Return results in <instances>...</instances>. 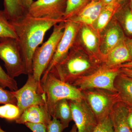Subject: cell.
<instances>
[{
    "instance_id": "cell-12",
    "label": "cell",
    "mask_w": 132,
    "mask_h": 132,
    "mask_svg": "<svg viewBox=\"0 0 132 132\" xmlns=\"http://www.w3.org/2000/svg\"><path fill=\"white\" fill-rule=\"evenodd\" d=\"M101 34L99 51L102 59L113 48L124 41L126 38L120 24L114 17L100 35Z\"/></svg>"
},
{
    "instance_id": "cell-37",
    "label": "cell",
    "mask_w": 132,
    "mask_h": 132,
    "mask_svg": "<svg viewBox=\"0 0 132 132\" xmlns=\"http://www.w3.org/2000/svg\"><path fill=\"white\" fill-rule=\"evenodd\" d=\"M102 3H103L104 6L108 4L109 3L111 2L113 0H102Z\"/></svg>"
},
{
    "instance_id": "cell-33",
    "label": "cell",
    "mask_w": 132,
    "mask_h": 132,
    "mask_svg": "<svg viewBox=\"0 0 132 132\" xmlns=\"http://www.w3.org/2000/svg\"><path fill=\"white\" fill-rule=\"evenodd\" d=\"M121 73L132 78V69L120 68Z\"/></svg>"
},
{
    "instance_id": "cell-11",
    "label": "cell",
    "mask_w": 132,
    "mask_h": 132,
    "mask_svg": "<svg viewBox=\"0 0 132 132\" xmlns=\"http://www.w3.org/2000/svg\"><path fill=\"white\" fill-rule=\"evenodd\" d=\"M67 1V0H37L33 2L27 13L37 18L64 20Z\"/></svg>"
},
{
    "instance_id": "cell-17",
    "label": "cell",
    "mask_w": 132,
    "mask_h": 132,
    "mask_svg": "<svg viewBox=\"0 0 132 132\" xmlns=\"http://www.w3.org/2000/svg\"><path fill=\"white\" fill-rule=\"evenodd\" d=\"M128 0H113L104 6L98 18L92 26L99 35L116 14L125 6Z\"/></svg>"
},
{
    "instance_id": "cell-27",
    "label": "cell",
    "mask_w": 132,
    "mask_h": 132,
    "mask_svg": "<svg viewBox=\"0 0 132 132\" xmlns=\"http://www.w3.org/2000/svg\"><path fill=\"white\" fill-rule=\"evenodd\" d=\"M12 104L17 105V101L13 91L5 90L0 86V104Z\"/></svg>"
},
{
    "instance_id": "cell-25",
    "label": "cell",
    "mask_w": 132,
    "mask_h": 132,
    "mask_svg": "<svg viewBox=\"0 0 132 132\" xmlns=\"http://www.w3.org/2000/svg\"><path fill=\"white\" fill-rule=\"evenodd\" d=\"M20 115L19 108L16 105L7 104L0 106V118L13 121L16 120Z\"/></svg>"
},
{
    "instance_id": "cell-19",
    "label": "cell",
    "mask_w": 132,
    "mask_h": 132,
    "mask_svg": "<svg viewBox=\"0 0 132 132\" xmlns=\"http://www.w3.org/2000/svg\"><path fill=\"white\" fill-rule=\"evenodd\" d=\"M114 86L120 101L132 107V78L120 73L116 78Z\"/></svg>"
},
{
    "instance_id": "cell-4",
    "label": "cell",
    "mask_w": 132,
    "mask_h": 132,
    "mask_svg": "<svg viewBox=\"0 0 132 132\" xmlns=\"http://www.w3.org/2000/svg\"><path fill=\"white\" fill-rule=\"evenodd\" d=\"M65 21L54 26L53 32L46 42L35 51L32 57V73L35 79L40 83L44 72L52 61L64 34Z\"/></svg>"
},
{
    "instance_id": "cell-1",
    "label": "cell",
    "mask_w": 132,
    "mask_h": 132,
    "mask_svg": "<svg viewBox=\"0 0 132 132\" xmlns=\"http://www.w3.org/2000/svg\"><path fill=\"white\" fill-rule=\"evenodd\" d=\"M63 19L33 17L26 13L21 18L10 22L17 37L28 75L32 73V57L36 49L42 43L45 34Z\"/></svg>"
},
{
    "instance_id": "cell-38",
    "label": "cell",
    "mask_w": 132,
    "mask_h": 132,
    "mask_svg": "<svg viewBox=\"0 0 132 132\" xmlns=\"http://www.w3.org/2000/svg\"><path fill=\"white\" fill-rule=\"evenodd\" d=\"M130 3H129V6L132 11V0H129Z\"/></svg>"
},
{
    "instance_id": "cell-26",
    "label": "cell",
    "mask_w": 132,
    "mask_h": 132,
    "mask_svg": "<svg viewBox=\"0 0 132 132\" xmlns=\"http://www.w3.org/2000/svg\"><path fill=\"white\" fill-rule=\"evenodd\" d=\"M0 86L3 88H8L12 91L18 90L17 82L14 79L10 77L0 65Z\"/></svg>"
},
{
    "instance_id": "cell-2",
    "label": "cell",
    "mask_w": 132,
    "mask_h": 132,
    "mask_svg": "<svg viewBox=\"0 0 132 132\" xmlns=\"http://www.w3.org/2000/svg\"><path fill=\"white\" fill-rule=\"evenodd\" d=\"M101 66L100 62L82 51L81 47L73 46L65 59L54 66L49 72L62 81L72 85L80 78L97 71Z\"/></svg>"
},
{
    "instance_id": "cell-3",
    "label": "cell",
    "mask_w": 132,
    "mask_h": 132,
    "mask_svg": "<svg viewBox=\"0 0 132 132\" xmlns=\"http://www.w3.org/2000/svg\"><path fill=\"white\" fill-rule=\"evenodd\" d=\"M40 84L46 95V107L51 116L55 105L59 101L63 99L80 100L84 98L80 89L62 81L51 73L43 75Z\"/></svg>"
},
{
    "instance_id": "cell-18",
    "label": "cell",
    "mask_w": 132,
    "mask_h": 132,
    "mask_svg": "<svg viewBox=\"0 0 132 132\" xmlns=\"http://www.w3.org/2000/svg\"><path fill=\"white\" fill-rule=\"evenodd\" d=\"M128 106L122 102L114 105L109 117L112 124L114 132H132L127 121Z\"/></svg>"
},
{
    "instance_id": "cell-15",
    "label": "cell",
    "mask_w": 132,
    "mask_h": 132,
    "mask_svg": "<svg viewBox=\"0 0 132 132\" xmlns=\"http://www.w3.org/2000/svg\"><path fill=\"white\" fill-rule=\"evenodd\" d=\"M104 7L102 0H92L77 14L68 20L81 25L92 27L98 18Z\"/></svg>"
},
{
    "instance_id": "cell-9",
    "label": "cell",
    "mask_w": 132,
    "mask_h": 132,
    "mask_svg": "<svg viewBox=\"0 0 132 132\" xmlns=\"http://www.w3.org/2000/svg\"><path fill=\"white\" fill-rule=\"evenodd\" d=\"M65 24L64 34L52 61L43 75L48 73L54 66L65 59L73 47L81 25L70 20L65 21Z\"/></svg>"
},
{
    "instance_id": "cell-23",
    "label": "cell",
    "mask_w": 132,
    "mask_h": 132,
    "mask_svg": "<svg viewBox=\"0 0 132 132\" xmlns=\"http://www.w3.org/2000/svg\"><path fill=\"white\" fill-rule=\"evenodd\" d=\"M91 1L92 0H67L64 17V21L69 20L75 16Z\"/></svg>"
},
{
    "instance_id": "cell-21",
    "label": "cell",
    "mask_w": 132,
    "mask_h": 132,
    "mask_svg": "<svg viewBox=\"0 0 132 132\" xmlns=\"http://www.w3.org/2000/svg\"><path fill=\"white\" fill-rule=\"evenodd\" d=\"M4 7L3 11L10 22L19 20L27 12L20 0H4Z\"/></svg>"
},
{
    "instance_id": "cell-16",
    "label": "cell",
    "mask_w": 132,
    "mask_h": 132,
    "mask_svg": "<svg viewBox=\"0 0 132 132\" xmlns=\"http://www.w3.org/2000/svg\"><path fill=\"white\" fill-rule=\"evenodd\" d=\"M125 40L116 46L103 57L101 66L110 68L119 67L122 64L132 60Z\"/></svg>"
},
{
    "instance_id": "cell-14",
    "label": "cell",
    "mask_w": 132,
    "mask_h": 132,
    "mask_svg": "<svg viewBox=\"0 0 132 132\" xmlns=\"http://www.w3.org/2000/svg\"><path fill=\"white\" fill-rule=\"evenodd\" d=\"M52 118L45 105H35L25 109L15 121L18 124L40 123L47 126Z\"/></svg>"
},
{
    "instance_id": "cell-20",
    "label": "cell",
    "mask_w": 132,
    "mask_h": 132,
    "mask_svg": "<svg viewBox=\"0 0 132 132\" xmlns=\"http://www.w3.org/2000/svg\"><path fill=\"white\" fill-rule=\"evenodd\" d=\"M52 117L59 120L64 129L68 127L69 123L73 120L72 111L68 100L63 99L57 102L54 108Z\"/></svg>"
},
{
    "instance_id": "cell-24",
    "label": "cell",
    "mask_w": 132,
    "mask_h": 132,
    "mask_svg": "<svg viewBox=\"0 0 132 132\" xmlns=\"http://www.w3.org/2000/svg\"><path fill=\"white\" fill-rule=\"evenodd\" d=\"M9 37L17 39L13 26L8 20L5 12L0 10V38Z\"/></svg>"
},
{
    "instance_id": "cell-29",
    "label": "cell",
    "mask_w": 132,
    "mask_h": 132,
    "mask_svg": "<svg viewBox=\"0 0 132 132\" xmlns=\"http://www.w3.org/2000/svg\"><path fill=\"white\" fill-rule=\"evenodd\" d=\"M52 118L47 125V132H62L65 129L60 121L56 118Z\"/></svg>"
},
{
    "instance_id": "cell-5",
    "label": "cell",
    "mask_w": 132,
    "mask_h": 132,
    "mask_svg": "<svg viewBox=\"0 0 132 132\" xmlns=\"http://www.w3.org/2000/svg\"><path fill=\"white\" fill-rule=\"evenodd\" d=\"M81 91L84 99L94 114L98 123L109 116L114 105L120 101L118 93L98 88Z\"/></svg>"
},
{
    "instance_id": "cell-10",
    "label": "cell",
    "mask_w": 132,
    "mask_h": 132,
    "mask_svg": "<svg viewBox=\"0 0 132 132\" xmlns=\"http://www.w3.org/2000/svg\"><path fill=\"white\" fill-rule=\"evenodd\" d=\"M68 101L78 132H93L98 122L85 99Z\"/></svg>"
},
{
    "instance_id": "cell-34",
    "label": "cell",
    "mask_w": 132,
    "mask_h": 132,
    "mask_svg": "<svg viewBox=\"0 0 132 132\" xmlns=\"http://www.w3.org/2000/svg\"><path fill=\"white\" fill-rule=\"evenodd\" d=\"M23 6L27 10L28 9L31 4L34 2L33 0H20Z\"/></svg>"
},
{
    "instance_id": "cell-39",
    "label": "cell",
    "mask_w": 132,
    "mask_h": 132,
    "mask_svg": "<svg viewBox=\"0 0 132 132\" xmlns=\"http://www.w3.org/2000/svg\"><path fill=\"white\" fill-rule=\"evenodd\" d=\"M0 132H6L5 131H4V130H3L2 128H1V127L0 126Z\"/></svg>"
},
{
    "instance_id": "cell-13",
    "label": "cell",
    "mask_w": 132,
    "mask_h": 132,
    "mask_svg": "<svg viewBox=\"0 0 132 132\" xmlns=\"http://www.w3.org/2000/svg\"><path fill=\"white\" fill-rule=\"evenodd\" d=\"M100 42V35L91 26L81 25L73 46L82 44L86 50L85 52L101 65L102 57L99 51Z\"/></svg>"
},
{
    "instance_id": "cell-6",
    "label": "cell",
    "mask_w": 132,
    "mask_h": 132,
    "mask_svg": "<svg viewBox=\"0 0 132 132\" xmlns=\"http://www.w3.org/2000/svg\"><path fill=\"white\" fill-rule=\"evenodd\" d=\"M0 59L4 62L7 73L11 78L27 75L17 39L0 38Z\"/></svg>"
},
{
    "instance_id": "cell-30",
    "label": "cell",
    "mask_w": 132,
    "mask_h": 132,
    "mask_svg": "<svg viewBox=\"0 0 132 132\" xmlns=\"http://www.w3.org/2000/svg\"><path fill=\"white\" fill-rule=\"evenodd\" d=\"M24 125L33 132H47L46 126L43 124L27 123Z\"/></svg>"
},
{
    "instance_id": "cell-31",
    "label": "cell",
    "mask_w": 132,
    "mask_h": 132,
    "mask_svg": "<svg viewBox=\"0 0 132 132\" xmlns=\"http://www.w3.org/2000/svg\"><path fill=\"white\" fill-rule=\"evenodd\" d=\"M127 121L129 127L132 132V107L128 106Z\"/></svg>"
},
{
    "instance_id": "cell-22",
    "label": "cell",
    "mask_w": 132,
    "mask_h": 132,
    "mask_svg": "<svg viewBox=\"0 0 132 132\" xmlns=\"http://www.w3.org/2000/svg\"><path fill=\"white\" fill-rule=\"evenodd\" d=\"M114 17L119 23L124 33L132 38V11L129 6H125Z\"/></svg>"
},
{
    "instance_id": "cell-36",
    "label": "cell",
    "mask_w": 132,
    "mask_h": 132,
    "mask_svg": "<svg viewBox=\"0 0 132 132\" xmlns=\"http://www.w3.org/2000/svg\"><path fill=\"white\" fill-rule=\"evenodd\" d=\"M69 132H78L77 127L75 124L73 126L72 129H71V131Z\"/></svg>"
},
{
    "instance_id": "cell-32",
    "label": "cell",
    "mask_w": 132,
    "mask_h": 132,
    "mask_svg": "<svg viewBox=\"0 0 132 132\" xmlns=\"http://www.w3.org/2000/svg\"><path fill=\"white\" fill-rule=\"evenodd\" d=\"M125 42L129 50L132 60V38H126Z\"/></svg>"
},
{
    "instance_id": "cell-28",
    "label": "cell",
    "mask_w": 132,
    "mask_h": 132,
    "mask_svg": "<svg viewBox=\"0 0 132 132\" xmlns=\"http://www.w3.org/2000/svg\"><path fill=\"white\" fill-rule=\"evenodd\" d=\"M93 132H114L112 124L109 116L98 123Z\"/></svg>"
},
{
    "instance_id": "cell-7",
    "label": "cell",
    "mask_w": 132,
    "mask_h": 132,
    "mask_svg": "<svg viewBox=\"0 0 132 132\" xmlns=\"http://www.w3.org/2000/svg\"><path fill=\"white\" fill-rule=\"evenodd\" d=\"M121 73L120 68L101 67L89 75L80 78L73 84L81 91L98 88L117 93L114 86L116 78Z\"/></svg>"
},
{
    "instance_id": "cell-35",
    "label": "cell",
    "mask_w": 132,
    "mask_h": 132,
    "mask_svg": "<svg viewBox=\"0 0 132 132\" xmlns=\"http://www.w3.org/2000/svg\"><path fill=\"white\" fill-rule=\"evenodd\" d=\"M119 68H125L129 69H132V60L131 61L122 64L119 67Z\"/></svg>"
},
{
    "instance_id": "cell-8",
    "label": "cell",
    "mask_w": 132,
    "mask_h": 132,
    "mask_svg": "<svg viewBox=\"0 0 132 132\" xmlns=\"http://www.w3.org/2000/svg\"><path fill=\"white\" fill-rule=\"evenodd\" d=\"M13 92L21 114L25 109L32 106H46V95L40 83L36 80L32 74L28 75L27 80L23 87Z\"/></svg>"
}]
</instances>
